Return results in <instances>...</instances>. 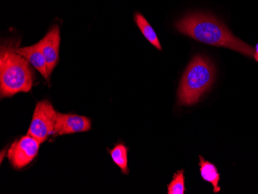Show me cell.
I'll return each instance as SVG.
<instances>
[{"label":"cell","mask_w":258,"mask_h":194,"mask_svg":"<svg viewBox=\"0 0 258 194\" xmlns=\"http://www.w3.org/2000/svg\"><path fill=\"white\" fill-rule=\"evenodd\" d=\"M200 166H201L200 170H201L203 179L213 185L214 192H220L221 190L219 186L220 176L216 166L210 162L206 161L203 156H200Z\"/></svg>","instance_id":"9"},{"label":"cell","mask_w":258,"mask_h":194,"mask_svg":"<svg viewBox=\"0 0 258 194\" xmlns=\"http://www.w3.org/2000/svg\"><path fill=\"white\" fill-rule=\"evenodd\" d=\"M182 34L201 43L227 47L249 57H253L254 48L233 35L225 24L210 14H188L175 24Z\"/></svg>","instance_id":"1"},{"label":"cell","mask_w":258,"mask_h":194,"mask_svg":"<svg viewBox=\"0 0 258 194\" xmlns=\"http://www.w3.org/2000/svg\"><path fill=\"white\" fill-rule=\"evenodd\" d=\"M60 42V29L58 26L53 27L40 41L49 75H51L59 60Z\"/></svg>","instance_id":"7"},{"label":"cell","mask_w":258,"mask_h":194,"mask_svg":"<svg viewBox=\"0 0 258 194\" xmlns=\"http://www.w3.org/2000/svg\"><path fill=\"white\" fill-rule=\"evenodd\" d=\"M185 191L184 170H179L174 175L170 184L168 186V193L183 194Z\"/></svg>","instance_id":"12"},{"label":"cell","mask_w":258,"mask_h":194,"mask_svg":"<svg viewBox=\"0 0 258 194\" xmlns=\"http://www.w3.org/2000/svg\"><path fill=\"white\" fill-rule=\"evenodd\" d=\"M91 121L89 118L73 114L58 113L55 125L56 136L84 133L91 130Z\"/></svg>","instance_id":"6"},{"label":"cell","mask_w":258,"mask_h":194,"mask_svg":"<svg viewBox=\"0 0 258 194\" xmlns=\"http://www.w3.org/2000/svg\"><path fill=\"white\" fill-rule=\"evenodd\" d=\"M57 114L50 101L38 102L35 108L27 135L33 136L41 143L46 141L50 135L54 134Z\"/></svg>","instance_id":"4"},{"label":"cell","mask_w":258,"mask_h":194,"mask_svg":"<svg viewBox=\"0 0 258 194\" xmlns=\"http://www.w3.org/2000/svg\"><path fill=\"white\" fill-rule=\"evenodd\" d=\"M253 57L255 60L258 61V43L256 45V47L254 48V54H253Z\"/></svg>","instance_id":"13"},{"label":"cell","mask_w":258,"mask_h":194,"mask_svg":"<svg viewBox=\"0 0 258 194\" xmlns=\"http://www.w3.org/2000/svg\"><path fill=\"white\" fill-rule=\"evenodd\" d=\"M30 63L15 50L2 47L0 55L1 97L14 96L31 90L35 77Z\"/></svg>","instance_id":"2"},{"label":"cell","mask_w":258,"mask_h":194,"mask_svg":"<svg viewBox=\"0 0 258 194\" xmlns=\"http://www.w3.org/2000/svg\"><path fill=\"white\" fill-rule=\"evenodd\" d=\"M40 143L30 135L16 140L8 152L12 166L16 169H22L30 164L38 154Z\"/></svg>","instance_id":"5"},{"label":"cell","mask_w":258,"mask_h":194,"mask_svg":"<svg viewBox=\"0 0 258 194\" xmlns=\"http://www.w3.org/2000/svg\"><path fill=\"white\" fill-rule=\"evenodd\" d=\"M127 152L128 149L124 144L116 145L110 151L111 159L118 167L121 169L124 174H128L129 169L127 167Z\"/></svg>","instance_id":"11"},{"label":"cell","mask_w":258,"mask_h":194,"mask_svg":"<svg viewBox=\"0 0 258 194\" xmlns=\"http://www.w3.org/2000/svg\"><path fill=\"white\" fill-rule=\"evenodd\" d=\"M216 70L212 62L202 55L194 56L185 68L178 91L179 105H192L214 84Z\"/></svg>","instance_id":"3"},{"label":"cell","mask_w":258,"mask_h":194,"mask_svg":"<svg viewBox=\"0 0 258 194\" xmlns=\"http://www.w3.org/2000/svg\"><path fill=\"white\" fill-rule=\"evenodd\" d=\"M135 21H136L139 30L143 33L144 37L150 42L151 44L153 45L158 50H162V46H161L156 32L153 30L152 26L149 24L147 20L142 14L136 13L135 15Z\"/></svg>","instance_id":"10"},{"label":"cell","mask_w":258,"mask_h":194,"mask_svg":"<svg viewBox=\"0 0 258 194\" xmlns=\"http://www.w3.org/2000/svg\"><path fill=\"white\" fill-rule=\"evenodd\" d=\"M15 50L19 54L27 59L29 63L43 75V78L48 79L50 75L47 72L46 60L42 52L40 42L30 47H21Z\"/></svg>","instance_id":"8"}]
</instances>
